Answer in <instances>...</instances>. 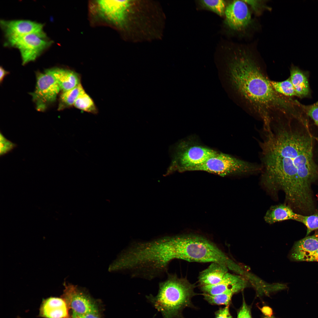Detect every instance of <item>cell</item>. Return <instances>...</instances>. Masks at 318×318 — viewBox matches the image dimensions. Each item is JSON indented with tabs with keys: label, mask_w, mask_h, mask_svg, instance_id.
Listing matches in <instances>:
<instances>
[{
	"label": "cell",
	"mask_w": 318,
	"mask_h": 318,
	"mask_svg": "<svg viewBox=\"0 0 318 318\" xmlns=\"http://www.w3.org/2000/svg\"><path fill=\"white\" fill-rule=\"evenodd\" d=\"M277 123L261 144L265 184L270 189L283 191L294 208L302 207L304 202L311 204V184L318 177L312 138Z\"/></svg>",
	"instance_id": "1"
},
{
	"label": "cell",
	"mask_w": 318,
	"mask_h": 318,
	"mask_svg": "<svg viewBox=\"0 0 318 318\" xmlns=\"http://www.w3.org/2000/svg\"><path fill=\"white\" fill-rule=\"evenodd\" d=\"M230 66L232 84L243 108L261 119L264 129H269L273 121L289 112L290 100L274 89L270 80L249 55L241 52Z\"/></svg>",
	"instance_id": "2"
},
{
	"label": "cell",
	"mask_w": 318,
	"mask_h": 318,
	"mask_svg": "<svg viewBox=\"0 0 318 318\" xmlns=\"http://www.w3.org/2000/svg\"><path fill=\"white\" fill-rule=\"evenodd\" d=\"M167 274L166 279L159 284L157 295L147 297L164 318H179L182 309L191 304L194 286L186 278Z\"/></svg>",
	"instance_id": "3"
},
{
	"label": "cell",
	"mask_w": 318,
	"mask_h": 318,
	"mask_svg": "<svg viewBox=\"0 0 318 318\" xmlns=\"http://www.w3.org/2000/svg\"><path fill=\"white\" fill-rule=\"evenodd\" d=\"M175 259L189 262H216L235 271L237 266L214 243L198 235L173 236Z\"/></svg>",
	"instance_id": "4"
},
{
	"label": "cell",
	"mask_w": 318,
	"mask_h": 318,
	"mask_svg": "<svg viewBox=\"0 0 318 318\" xmlns=\"http://www.w3.org/2000/svg\"><path fill=\"white\" fill-rule=\"evenodd\" d=\"M169 153L171 161L166 175L176 171H189L201 164L218 152L207 147L186 141H182L171 146Z\"/></svg>",
	"instance_id": "5"
},
{
	"label": "cell",
	"mask_w": 318,
	"mask_h": 318,
	"mask_svg": "<svg viewBox=\"0 0 318 318\" xmlns=\"http://www.w3.org/2000/svg\"><path fill=\"white\" fill-rule=\"evenodd\" d=\"M260 167L252 163L228 154L217 153L201 164L189 171H201L225 176L246 173L259 170Z\"/></svg>",
	"instance_id": "6"
},
{
	"label": "cell",
	"mask_w": 318,
	"mask_h": 318,
	"mask_svg": "<svg viewBox=\"0 0 318 318\" xmlns=\"http://www.w3.org/2000/svg\"><path fill=\"white\" fill-rule=\"evenodd\" d=\"M8 42L19 50L23 65L34 60L52 43L43 31L28 34Z\"/></svg>",
	"instance_id": "7"
},
{
	"label": "cell",
	"mask_w": 318,
	"mask_h": 318,
	"mask_svg": "<svg viewBox=\"0 0 318 318\" xmlns=\"http://www.w3.org/2000/svg\"><path fill=\"white\" fill-rule=\"evenodd\" d=\"M60 90L50 69L38 73L35 89L31 94L37 109L44 110L48 105L54 102Z\"/></svg>",
	"instance_id": "8"
},
{
	"label": "cell",
	"mask_w": 318,
	"mask_h": 318,
	"mask_svg": "<svg viewBox=\"0 0 318 318\" xmlns=\"http://www.w3.org/2000/svg\"><path fill=\"white\" fill-rule=\"evenodd\" d=\"M68 308L72 312L78 314L99 313L96 303L82 291L76 286L65 285L63 298Z\"/></svg>",
	"instance_id": "9"
},
{
	"label": "cell",
	"mask_w": 318,
	"mask_h": 318,
	"mask_svg": "<svg viewBox=\"0 0 318 318\" xmlns=\"http://www.w3.org/2000/svg\"><path fill=\"white\" fill-rule=\"evenodd\" d=\"M224 14L226 24L233 30H244L251 22V13L244 1H233L226 7Z\"/></svg>",
	"instance_id": "10"
},
{
	"label": "cell",
	"mask_w": 318,
	"mask_h": 318,
	"mask_svg": "<svg viewBox=\"0 0 318 318\" xmlns=\"http://www.w3.org/2000/svg\"><path fill=\"white\" fill-rule=\"evenodd\" d=\"M0 23L8 42L28 34L43 31V24L29 20H2Z\"/></svg>",
	"instance_id": "11"
},
{
	"label": "cell",
	"mask_w": 318,
	"mask_h": 318,
	"mask_svg": "<svg viewBox=\"0 0 318 318\" xmlns=\"http://www.w3.org/2000/svg\"><path fill=\"white\" fill-rule=\"evenodd\" d=\"M95 3V9L101 17L118 26L123 16L125 1L99 0Z\"/></svg>",
	"instance_id": "12"
},
{
	"label": "cell",
	"mask_w": 318,
	"mask_h": 318,
	"mask_svg": "<svg viewBox=\"0 0 318 318\" xmlns=\"http://www.w3.org/2000/svg\"><path fill=\"white\" fill-rule=\"evenodd\" d=\"M245 281L239 276L227 273L221 281L215 285L201 286L204 293L215 295L227 292L234 294L245 287Z\"/></svg>",
	"instance_id": "13"
},
{
	"label": "cell",
	"mask_w": 318,
	"mask_h": 318,
	"mask_svg": "<svg viewBox=\"0 0 318 318\" xmlns=\"http://www.w3.org/2000/svg\"><path fill=\"white\" fill-rule=\"evenodd\" d=\"M318 250V233H316L297 241L293 248L291 257L296 261H310Z\"/></svg>",
	"instance_id": "14"
},
{
	"label": "cell",
	"mask_w": 318,
	"mask_h": 318,
	"mask_svg": "<svg viewBox=\"0 0 318 318\" xmlns=\"http://www.w3.org/2000/svg\"><path fill=\"white\" fill-rule=\"evenodd\" d=\"M41 316L46 318H70L68 308L63 298L51 297L44 300L40 308Z\"/></svg>",
	"instance_id": "15"
},
{
	"label": "cell",
	"mask_w": 318,
	"mask_h": 318,
	"mask_svg": "<svg viewBox=\"0 0 318 318\" xmlns=\"http://www.w3.org/2000/svg\"><path fill=\"white\" fill-rule=\"evenodd\" d=\"M300 215L295 213L289 206L280 204L270 207L266 211L264 219L269 224L288 220L299 222Z\"/></svg>",
	"instance_id": "16"
},
{
	"label": "cell",
	"mask_w": 318,
	"mask_h": 318,
	"mask_svg": "<svg viewBox=\"0 0 318 318\" xmlns=\"http://www.w3.org/2000/svg\"><path fill=\"white\" fill-rule=\"evenodd\" d=\"M228 267L222 264L212 262L201 271L198 280L201 286L215 285L219 283L228 273Z\"/></svg>",
	"instance_id": "17"
},
{
	"label": "cell",
	"mask_w": 318,
	"mask_h": 318,
	"mask_svg": "<svg viewBox=\"0 0 318 318\" xmlns=\"http://www.w3.org/2000/svg\"><path fill=\"white\" fill-rule=\"evenodd\" d=\"M50 69L63 92L71 90L80 83L79 76L73 71L59 68Z\"/></svg>",
	"instance_id": "18"
},
{
	"label": "cell",
	"mask_w": 318,
	"mask_h": 318,
	"mask_svg": "<svg viewBox=\"0 0 318 318\" xmlns=\"http://www.w3.org/2000/svg\"><path fill=\"white\" fill-rule=\"evenodd\" d=\"M289 77L298 96H305L309 91L308 80L306 75L298 68L292 67L290 70Z\"/></svg>",
	"instance_id": "19"
},
{
	"label": "cell",
	"mask_w": 318,
	"mask_h": 318,
	"mask_svg": "<svg viewBox=\"0 0 318 318\" xmlns=\"http://www.w3.org/2000/svg\"><path fill=\"white\" fill-rule=\"evenodd\" d=\"M84 91L80 83L71 90L63 92L60 96L61 107H68L74 105L79 96Z\"/></svg>",
	"instance_id": "20"
},
{
	"label": "cell",
	"mask_w": 318,
	"mask_h": 318,
	"mask_svg": "<svg viewBox=\"0 0 318 318\" xmlns=\"http://www.w3.org/2000/svg\"><path fill=\"white\" fill-rule=\"evenodd\" d=\"M73 105L78 109L88 112L96 113L97 112L94 101L85 91L79 96Z\"/></svg>",
	"instance_id": "21"
},
{
	"label": "cell",
	"mask_w": 318,
	"mask_h": 318,
	"mask_svg": "<svg viewBox=\"0 0 318 318\" xmlns=\"http://www.w3.org/2000/svg\"><path fill=\"white\" fill-rule=\"evenodd\" d=\"M270 83L274 89L281 95L287 97L298 96L289 77L282 81L270 80Z\"/></svg>",
	"instance_id": "22"
},
{
	"label": "cell",
	"mask_w": 318,
	"mask_h": 318,
	"mask_svg": "<svg viewBox=\"0 0 318 318\" xmlns=\"http://www.w3.org/2000/svg\"><path fill=\"white\" fill-rule=\"evenodd\" d=\"M234 294L227 292L215 295H210L204 293V299L209 303L217 305H227L229 303L231 297Z\"/></svg>",
	"instance_id": "23"
},
{
	"label": "cell",
	"mask_w": 318,
	"mask_h": 318,
	"mask_svg": "<svg viewBox=\"0 0 318 318\" xmlns=\"http://www.w3.org/2000/svg\"><path fill=\"white\" fill-rule=\"evenodd\" d=\"M205 7L215 12L220 16L225 14L226 3L222 0H204L201 1Z\"/></svg>",
	"instance_id": "24"
},
{
	"label": "cell",
	"mask_w": 318,
	"mask_h": 318,
	"mask_svg": "<svg viewBox=\"0 0 318 318\" xmlns=\"http://www.w3.org/2000/svg\"><path fill=\"white\" fill-rule=\"evenodd\" d=\"M299 222L303 223L306 227L307 236L312 231L318 229V213L309 216L301 215Z\"/></svg>",
	"instance_id": "25"
},
{
	"label": "cell",
	"mask_w": 318,
	"mask_h": 318,
	"mask_svg": "<svg viewBox=\"0 0 318 318\" xmlns=\"http://www.w3.org/2000/svg\"><path fill=\"white\" fill-rule=\"evenodd\" d=\"M16 145L7 139L2 134H0V155L3 156L11 151Z\"/></svg>",
	"instance_id": "26"
},
{
	"label": "cell",
	"mask_w": 318,
	"mask_h": 318,
	"mask_svg": "<svg viewBox=\"0 0 318 318\" xmlns=\"http://www.w3.org/2000/svg\"><path fill=\"white\" fill-rule=\"evenodd\" d=\"M237 318H252L250 309L244 301L238 313Z\"/></svg>",
	"instance_id": "27"
},
{
	"label": "cell",
	"mask_w": 318,
	"mask_h": 318,
	"mask_svg": "<svg viewBox=\"0 0 318 318\" xmlns=\"http://www.w3.org/2000/svg\"><path fill=\"white\" fill-rule=\"evenodd\" d=\"M70 318H101L99 313L78 314L72 312Z\"/></svg>",
	"instance_id": "28"
},
{
	"label": "cell",
	"mask_w": 318,
	"mask_h": 318,
	"mask_svg": "<svg viewBox=\"0 0 318 318\" xmlns=\"http://www.w3.org/2000/svg\"><path fill=\"white\" fill-rule=\"evenodd\" d=\"M307 114L318 126V105H314L311 107L308 111Z\"/></svg>",
	"instance_id": "29"
},
{
	"label": "cell",
	"mask_w": 318,
	"mask_h": 318,
	"mask_svg": "<svg viewBox=\"0 0 318 318\" xmlns=\"http://www.w3.org/2000/svg\"><path fill=\"white\" fill-rule=\"evenodd\" d=\"M216 318H232L228 307L219 309L216 313Z\"/></svg>",
	"instance_id": "30"
},
{
	"label": "cell",
	"mask_w": 318,
	"mask_h": 318,
	"mask_svg": "<svg viewBox=\"0 0 318 318\" xmlns=\"http://www.w3.org/2000/svg\"><path fill=\"white\" fill-rule=\"evenodd\" d=\"M245 2L250 5L252 9L256 11H258L259 9L262 7L261 3L259 1L256 0H244Z\"/></svg>",
	"instance_id": "31"
},
{
	"label": "cell",
	"mask_w": 318,
	"mask_h": 318,
	"mask_svg": "<svg viewBox=\"0 0 318 318\" xmlns=\"http://www.w3.org/2000/svg\"><path fill=\"white\" fill-rule=\"evenodd\" d=\"M261 310L264 314L266 316L271 317L272 314V312L271 309L269 307H264Z\"/></svg>",
	"instance_id": "32"
},
{
	"label": "cell",
	"mask_w": 318,
	"mask_h": 318,
	"mask_svg": "<svg viewBox=\"0 0 318 318\" xmlns=\"http://www.w3.org/2000/svg\"><path fill=\"white\" fill-rule=\"evenodd\" d=\"M0 81L1 82L3 80L4 78L8 73L7 72L4 70V69L1 67L0 68Z\"/></svg>",
	"instance_id": "33"
},
{
	"label": "cell",
	"mask_w": 318,
	"mask_h": 318,
	"mask_svg": "<svg viewBox=\"0 0 318 318\" xmlns=\"http://www.w3.org/2000/svg\"><path fill=\"white\" fill-rule=\"evenodd\" d=\"M310 261L318 262V250L313 255L310 260Z\"/></svg>",
	"instance_id": "34"
},
{
	"label": "cell",
	"mask_w": 318,
	"mask_h": 318,
	"mask_svg": "<svg viewBox=\"0 0 318 318\" xmlns=\"http://www.w3.org/2000/svg\"><path fill=\"white\" fill-rule=\"evenodd\" d=\"M264 318H275L274 316H272L271 317L266 316Z\"/></svg>",
	"instance_id": "35"
},
{
	"label": "cell",
	"mask_w": 318,
	"mask_h": 318,
	"mask_svg": "<svg viewBox=\"0 0 318 318\" xmlns=\"http://www.w3.org/2000/svg\"><path fill=\"white\" fill-rule=\"evenodd\" d=\"M314 105H318V101Z\"/></svg>",
	"instance_id": "36"
}]
</instances>
